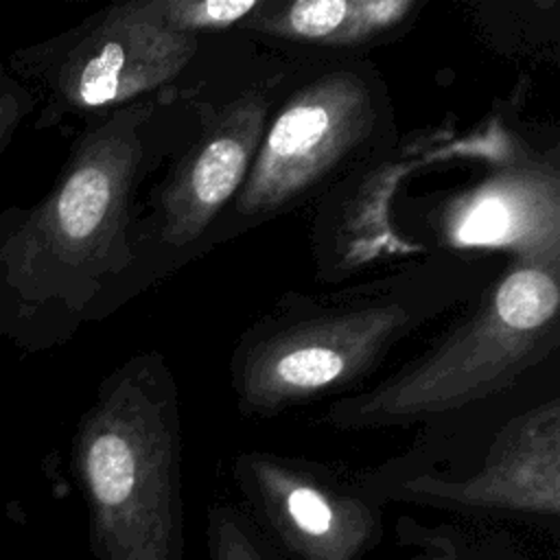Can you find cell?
I'll list each match as a JSON object with an SVG mask.
<instances>
[{
  "label": "cell",
  "mask_w": 560,
  "mask_h": 560,
  "mask_svg": "<svg viewBox=\"0 0 560 560\" xmlns=\"http://www.w3.org/2000/svg\"><path fill=\"white\" fill-rule=\"evenodd\" d=\"M501 267L494 254H431L330 293H282L232 346L238 413L271 420L359 392L396 346L455 315Z\"/></svg>",
  "instance_id": "6da1fadb"
},
{
  "label": "cell",
  "mask_w": 560,
  "mask_h": 560,
  "mask_svg": "<svg viewBox=\"0 0 560 560\" xmlns=\"http://www.w3.org/2000/svg\"><path fill=\"white\" fill-rule=\"evenodd\" d=\"M560 348V271L505 260L416 357L374 385L335 398L339 431L433 424L516 387Z\"/></svg>",
  "instance_id": "7a4b0ae2"
},
{
  "label": "cell",
  "mask_w": 560,
  "mask_h": 560,
  "mask_svg": "<svg viewBox=\"0 0 560 560\" xmlns=\"http://www.w3.org/2000/svg\"><path fill=\"white\" fill-rule=\"evenodd\" d=\"M269 50V48H267ZM214 68L199 57L184 77L190 129L131 230L133 260L114 304L133 298L201 256L210 228L241 190L293 55L234 48Z\"/></svg>",
  "instance_id": "3957f363"
},
{
  "label": "cell",
  "mask_w": 560,
  "mask_h": 560,
  "mask_svg": "<svg viewBox=\"0 0 560 560\" xmlns=\"http://www.w3.org/2000/svg\"><path fill=\"white\" fill-rule=\"evenodd\" d=\"M74 459L96 560H184L182 407L162 352L133 354L103 383Z\"/></svg>",
  "instance_id": "277c9868"
},
{
  "label": "cell",
  "mask_w": 560,
  "mask_h": 560,
  "mask_svg": "<svg viewBox=\"0 0 560 560\" xmlns=\"http://www.w3.org/2000/svg\"><path fill=\"white\" fill-rule=\"evenodd\" d=\"M400 131L387 81L365 55H293L247 177L203 238L201 256L315 206Z\"/></svg>",
  "instance_id": "5b68a950"
},
{
  "label": "cell",
  "mask_w": 560,
  "mask_h": 560,
  "mask_svg": "<svg viewBox=\"0 0 560 560\" xmlns=\"http://www.w3.org/2000/svg\"><path fill=\"white\" fill-rule=\"evenodd\" d=\"M361 472L385 505L558 523L560 398L505 411L490 424L464 413L427 424L405 453Z\"/></svg>",
  "instance_id": "8992f818"
},
{
  "label": "cell",
  "mask_w": 560,
  "mask_h": 560,
  "mask_svg": "<svg viewBox=\"0 0 560 560\" xmlns=\"http://www.w3.org/2000/svg\"><path fill=\"white\" fill-rule=\"evenodd\" d=\"M518 138L501 114L468 131L455 122H438L400 133L394 144L348 171L313 206L308 247L315 278L343 282L418 260L398 230L409 179L457 160L488 164L505 155Z\"/></svg>",
  "instance_id": "52a82bcc"
},
{
  "label": "cell",
  "mask_w": 560,
  "mask_h": 560,
  "mask_svg": "<svg viewBox=\"0 0 560 560\" xmlns=\"http://www.w3.org/2000/svg\"><path fill=\"white\" fill-rule=\"evenodd\" d=\"M398 230L416 258L501 252L560 271V144L521 136L472 182L400 203Z\"/></svg>",
  "instance_id": "ba28073f"
},
{
  "label": "cell",
  "mask_w": 560,
  "mask_h": 560,
  "mask_svg": "<svg viewBox=\"0 0 560 560\" xmlns=\"http://www.w3.org/2000/svg\"><path fill=\"white\" fill-rule=\"evenodd\" d=\"M232 479L243 512L284 560H363L383 540L385 503L361 470L245 448Z\"/></svg>",
  "instance_id": "9c48e42d"
},
{
  "label": "cell",
  "mask_w": 560,
  "mask_h": 560,
  "mask_svg": "<svg viewBox=\"0 0 560 560\" xmlns=\"http://www.w3.org/2000/svg\"><path fill=\"white\" fill-rule=\"evenodd\" d=\"M206 39L164 24L155 0L114 4L72 50L63 83L81 107H122L175 88Z\"/></svg>",
  "instance_id": "30bf717a"
},
{
  "label": "cell",
  "mask_w": 560,
  "mask_h": 560,
  "mask_svg": "<svg viewBox=\"0 0 560 560\" xmlns=\"http://www.w3.org/2000/svg\"><path fill=\"white\" fill-rule=\"evenodd\" d=\"M427 0H260L234 31L284 55H363L402 37Z\"/></svg>",
  "instance_id": "8fae6325"
},
{
  "label": "cell",
  "mask_w": 560,
  "mask_h": 560,
  "mask_svg": "<svg viewBox=\"0 0 560 560\" xmlns=\"http://www.w3.org/2000/svg\"><path fill=\"white\" fill-rule=\"evenodd\" d=\"M470 22L479 37L501 55L560 63V2L501 0L470 4Z\"/></svg>",
  "instance_id": "7c38bea8"
},
{
  "label": "cell",
  "mask_w": 560,
  "mask_h": 560,
  "mask_svg": "<svg viewBox=\"0 0 560 560\" xmlns=\"http://www.w3.org/2000/svg\"><path fill=\"white\" fill-rule=\"evenodd\" d=\"M396 536L413 547V551L400 560H521L501 538L446 525L429 527L409 516L396 521Z\"/></svg>",
  "instance_id": "4fadbf2b"
},
{
  "label": "cell",
  "mask_w": 560,
  "mask_h": 560,
  "mask_svg": "<svg viewBox=\"0 0 560 560\" xmlns=\"http://www.w3.org/2000/svg\"><path fill=\"white\" fill-rule=\"evenodd\" d=\"M208 560H284L249 516L232 503H214L206 518Z\"/></svg>",
  "instance_id": "5bb4252c"
},
{
  "label": "cell",
  "mask_w": 560,
  "mask_h": 560,
  "mask_svg": "<svg viewBox=\"0 0 560 560\" xmlns=\"http://www.w3.org/2000/svg\"><path fill=\"white\" fill-rule=\"evenodd\" d=\"M160 18L175 31L210 39L234 33L260 0H155Z\"/></svg>",
  "instance_id": "9a60e30c"
}]
</instances>
